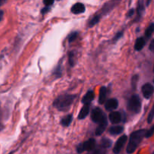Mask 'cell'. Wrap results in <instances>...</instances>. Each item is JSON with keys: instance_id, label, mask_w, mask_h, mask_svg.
<instances>
[{"instance_id": "6da1fadb", "label": "cell", "mask_w": 154, "mask_h": 154, "mask_svg": "<svg viewBox=\"0 0 154 154\" xmlns=\"http://www.w3.org/2000/svg\"><path fill=\"white\" fill-rule=\"evenodd\" d=\"M146 131H147L146 129H139V130L135 131L131 134L129 144L126 147V153L130 154L134 153L136 150L143 138H144Z\"/></svg>"}, {"instance_id": "7a4b0ae2", "label": "cell", "mask_w": 154, "mask_h": 154, "mask_svg": "<svg viewBox=\"0 0 154 154\" xmlns=\"http://www.w3.org/2000/svg\"><path fill=\"white\" fill-rule=\"evenodd\" d=\"M76 96L71 94L61 95L54 102V106L60 111H66L70 108Z\"/></svg>"}, {"instance_id": "3957f363", "label": "cell", "mask_w": 154, "mask_h": 154, "mask_svg": "<svg viewBox=\"0 0 154 154\" xmlns=\"http://www.w3.org/2000/svg\"><path fill=\"white\" fill-rule=\"evenodd\" d=\"M127 108L134 114H138L141 110V102L138 95H133L128 100Z\"/></svg>"}, {"instance_id": "277c9868", "label": "cell", "mask_w": 154, "mask_h": 154, "mask_svg": "<svg viewBox=\"0 0 154 154\" xmlns=\"http://www.w3.org/2000/svg\"><path fill=\"white\" fill-rule=\"evenodd\" d=\"M96 142L94 138H90L85 142L81 143L77 147V152L81 153L84 151H93L96 149Z\"/></svg>"}, {"instance_id": "5b68a950", "label": "cell", "mask_w": 154, "mask_h": 154, "mask_svg": "<svg viewBox=\"0 0 154 154\" xmlns=\"http://www.w3.org/2000/svg\"><path fill=\"white\" fill-rule=\"evenodd\" d=\"M106 117L105 114L103 113L102 110L99 108H96L92 111L91 113V120L94 123H99Z\"/></svg>"}, {"instance_id": "8992f818", "label": "cell", "mask_w": 154, "mask_h": 154, "mask_svg": "<svg viewBox=\"0 0 154 154\" xmlns=\"http://www.w3.org/2000/svg\"><path fill=\"white\" fill-rule=\"evenodd\" d=\"M127 139L128 138L126 135L120 137L119 139L117 141V142H116L115 145H114V149H113V152L116 154L120 153V151L122 150V149H123L124 144H126V142L127 141Z\"/></svg>"}, {"instance_id": "52a82bcc", "label": "cell", "mask_w": 154, "mask_h": 154, "mask_svg": "<svg viewBox=\"0 0 154 154\" xmlns=\"http://www.w3.org/2000/svg\"><path fill=\"white\" fill-rule=\"evenodd\" d=\"M153 86L150 84H145L141 87V92L143 93V96L145 99H149L152 97L153 94Z\"/></svg>"}, {"instance_id": "ba28073f", "label": "cell", "mask_w": 154, "mask_h": 154, "mask_svg": "<svg viewBox=\"0 0 154 154\" xmlns=\"http://www.w3.org/2000/svg\"><path fill=\"white\" fill-rule=\"evenodd\" d=\"M107 126H108V119L105 117L100 123H99V126H97L96 130V135H97V136L102 135L103 134V132H105Z\"/></svg>"}, {"instance_id": "9c48e42d", "label": "cell", "mask_w": 154, "mask_h": 154, "mask_svg": "<svg viewBox=\"0 0 154 154\" xmlns=\"http://www.w3.org/2000/svg\"><path fill=\"white\" fill-rule=\"evenodd\" d=\"M118 101L116 99H110L106 101L105 104V109L108 111H112L114 110L117 109L118 107Z\"/></svg>"}, {"instance_id": "30bf717a", "label": "cell", "mask_w": 154, "mask_h": 154, "mask_svg": "<svg viewBox=\"0 0 154 154\" xmlns=\"http://www.w3.org/2000/svg\"><path fill=\"white\" fill-rule=\"evenodd\" d=\"M109 120L112 124H119L121 122V114L118 111H112L109 114Z\"/></svg>"}, {"instance_id": "8fae6325", "label": "cell", "mask_w": 154, "mask_h": 154, "mask_svg": "<svg viewBox=\"0 0 154 154\" xmlns=\"http://www.w3.org/2000/svg\"><path fill=\"white\" fill-rule=\"evenodd\" d=\"M71 11L75 14H79L84 13L85 11V6L83 3H76L72 7Z\"/></svg>"}, {"instance_id": "7c38bea8", "label": "cell", "mask_w": 154, "mask_h": 154, "mask_svg": "<svg viewBox=\"0 0 154 154\" xmlns=\"http://www.w3.org/2000/svg\"><path fill=\"white\" fill-rule=\"evenodd\" d=\"M90 113V104H86L84 106L81 108L79 114H78V119L79 120H84L88 116Z\"/></svg>"}, {"instance_id": "4fadbf2b", "label": "cell", "mask_w": 154, "mask_h": 154, "mask_svg": "<svg viewBox=\"0 0 154 154\" xmlns=\"http://www.w3.org/2000/svg\"><path fill=\"white\" fill-rule=\"evenodd\" d=\"M107 93H108V90L106 87H102L99 90V104L102 105L105 102L107 98Z\"/></svg>"}, {"instance_id": "5bb4252c", "label": "cell", "mask_w": 154, "mask_h": 154, "mask_svg": "<svg viewBox=\"0 0 154 154\" xmlns=\"http://www.w3.org/2000/svg\"><path fill=\"white\" fill-rule=\"evenodd\" d=\"M94 92L93 90H89L87 93H86L85 96L83 97L82 99V103L84 105L86 104H90L92 102V101L94 99Z\"/></svg>"}, {"instance_id": "9a60e30c", "label": "cell", "mask_w": 154, "mask_h": 154, "mask_svg": "<svg viewBox=\"0 0 154 154\" xmlns=\"http://www.w3.org/2000/svg\"><path fill=\"white\" fill-rule=\"evenodd\" d=\"M146 44V41L144 38L140 37L138 38H137L136 42L135 44V50L137 51H140L144 48Z\"/></svg>"}, {"instance_id": "2e32d148", "label": "cell", "mask_w": 154, "mask_h": 154, "mask_svg": "<svg viewBox=\"0 0 154 154\" xmlns=\"http://www.w3.org/2000/svg\"><path fill=\"white\" fill-rule=\"evenodd\" d=\"M123 129H123V127L122 126H114L110 128L108 132H109V133L111 135H117L121 134L123 132Z\"/></svg>"}, {"instance_id": "e0dca14e", "label": "cell", "mask_w": 154, "mask_h": 154, "mask_svg": "<svg viewBox=\"0 0 154 154\" xmlns=\"http://www.w3.org/2000/svg\"><path fill=\"white\" fill-rule=\"evenodd\" d=\"M112 141L110 140L109 138H102V141L100 142V147L102 149H106V148H110V147L112 146Z\"/></svg>"}, {"instance_id": "ac0fdd59", "label": "cell", "mask_w": 154, "mask_h": 154, "mask_svg": "<svg viewBox=\"0 0 154 154\" xmlns=\"http://www.w3.org/2000/svg\"><path fill=\"white\" fill-rule=\"evenodd\" d=\"M72 120H73V116H72V114H69V115L66 116V117H64L61 120L62 126H65V127H67V126H70V124L72 122Z\"/></svg>"}, {"instance_id": "d6986e66", "label": "cell", "mask_w": 154, "mask_h": 154, "mask_svg": "<svg viewBox=\"0 0 154 154\" xmlns=\"http://www.w3.org/2000/svg\"><path fill=\"white\" fill-rule=\"evenodd\" d=\"M153 30H154V24L153 23H151L145 31V37L147 38H150L151 37L152 35H153Z\"/></svg>"}, {"instance_id": "ffe728a7", "label": "cell", "mask_w": 154, "mask_h": 154, "mask_svg": "<svg viewBox=\"0 0 154 154\" xmlns=\"http://www.w3.org/2000/svg\"><path fill=\"white\" fill-rule=\"evenodd\" d=\"M100 17H101L100 15H97V16H95L94 17L92 18V20L90 21V23H89V27H90V28H91V27H93V26H95L96 24H97L99 22Z\"/></svg>"}, {"instance_id": "44dd1931", "label": "cell", "mask_w": 154, "mask_h": 154, "mask_svg": "<svg viewBox=\"0 0 154 154\" xmlns=\"http://www.w3.org/2000/svg\"><path fill=\"white\" fill-rule=\"evenodd\" d=\"M144 11V2H143V0H140L139 2H138V16L141 17L142 13Z\"/></svg>"}, {"instance_id": "7402d4cb", "label": "cell", "mask_w": 154, "mask_h": 154, "mask_svg": "<svg viewBox=\"0 0 154 154\" xmlns=\"http://www.w3.org/2000/svg\"><path fill=\"white\" fill-rule=\"evenodd\" d=\"M138 75H134L132 78V90H135V88L137 87V82H138Z\"/></svg>"}, {"instance_id": "603a6c76", "label": "cell", "mask_w": 154, "mask_h": 154, "mask_svg": "<svg viewBox=\"0 0 154 154\" xmlns=\"http://www.w3.org/2000/svg\"><path fill=\"white\" fill-rule=\"evenodd\" d=\"M78 35V32H74L71 33L70 35H69V42H74V41L77 38Z\"/></svg>"}, {"instance_id": "cb8c5ba5", "label": "cell", "mask_w": 154, "mask_h": 154, "mask_svg": "<svg viewBox=\"0 0 154 154\" xmlns=\"http://www.w3.org/2000/svg\"><path fill=\"white\" fill-rule=\"evenodd\" d=\"M153 132H154V126H153L151 128H150V129H149L148 131H146L145 132V135H144V137L145 138H150V137L153 136Z\"/></svg>"}, {"instance_id": "d4e9b609", "label": "cell", "mask_w": 154, "mask_h": 154, "mask_svg": "<svg viewBox=\"0 0 154 154\" xmlns=\"http://www.w3.org/2000/svg\"><path fill=\"white\" fill-rule=\"evenodd\" d=\"M154 118V112H153V108H152L150 112L149 113L148 117H147V123H151L153 122Z\"/></svg>"}, {"instance_id": "484cf974", "label": "cell", "mask_w": 154, "mask_h": 154, "mask_svg": "<svg viewBox=\"0 0 154 154\" xmlns=\"http://www.w3.org/2000/svg\"><path fill=\"white\" fill-rule=\"evenodd\" d=\"M74 57H75V54L73 52L69 53V63H70L71 66H75V60H74Z\"/></svg>"}, {"instance_id": "4316f807", "label": "cell", "mask_w": 154, "mask_h": 154, "mask_svg": "<svg viewBox=\"0 0 154 154\" xmlns=\"http://www.w3.org/2000/svg\"><path fill=\"white\" fill-rule=\"evenodd\" d=\"M54 74L57 75V77H60L62 75V71H61V68H60V65H59L57 66V69H55V72H54Z\"/></svg>"}, {"instance_id": "83f0119b", "label": "cell", "mask_w": 154, "mask_h": 154, "mask_svg": "<svg viewBox=\"0 0 154 154\" xmlns=\"http://www.w3.org/2000/svg\"><path fill=\"white\" fill-rule=\"evenodd\" d=\"M44 4L45 6H51L54 2V0H43Z\"/></svg>"}, {"instance_id": "f1b7e54d", "label": "cell", "mask_w": 154, "mask_h": 154, "mask_svg": "<svg viewBox=\"0 0 154 154\" xmlns=\"http://www.w3.org/2000/svg\"><path fill=\"white\" fill-rule=\"evenodd\" d=\"M51 11V6H46V7H45L44 8H42V10L41 11V12H42V14H45L48 13V11Z\"/></svg>"}, {"instance_id": "f546056e", "label": "cell", "mask_w": 154, "mask_h": 154, "mask_svg": "<svg viewBox=\"0 0 154 154\" xmlns=\"http://www.w3.org/2000/svg\"><path fill=\"white\" fill-rule=\"evenodd\" d=\"M122 36H123V32H118L117 35H116L115 37L114 38V41L119 40V39H120Z\"/></svg>"}, {"instance_id": "4dcf8cb0", "label": "cell", "mask_w": 154, "mask_h": 154, "mask_svg": "<svg viewBox=\"0 0 154 154\" xmlns=\"http://www.w3.org/2000/svg\"><path fill=\"white\" fill-rule=\"evenodd\" d=\"M134 14H135V10H134V9H131V10H129V12H128L127 17H132Z\"/></svg>"}, {"instance_id": "1f68e13d", "label": "cell", "mask_w": 154, "mask_h": 154, "mask_svg": "<svg viewBox=\"0 0 154 154\" xmlns=\"http://www.w3.org/2000/svg\"><path fill=\"white\" fill-rule=\"evenodd\" d=\"M150 50L152 51V52H153V51H154V40H152L151 42H150Z\"/></svg>"}, {"instance_id": "d6a6232c", "label": "cell", "mask_w": 154, "mask_h": 154, "mask_svg": "<svg viewBox=\"0 0 154 154\" xmlns=\"http://www.w3.org/2000/svg\"><path fill=\"white\" fill-rule=\"evenodd\" d=\"M3 16H4V12L0 10V21L3 19Z\"/></svg>"}, {"instance_id": "836d02e7", "label": "cell", "mask_w": 154, "mask_h": 154, "mask_svg": "<svg viewBox=\"0 0 154 154\" xmlns=\"http://www.w3.org/2000/svg\"><path fill=\"white\" fill-rule=\"evenodd\" d=\"M6 1H7V0H0V6H2V5H4L5 3L6 2Z\"/></svg>"}, {"instance_id": "e575fe53", "label": "cell", "mask_w": 154, "mask_h": 154, "mask_svg": "<svg viewBox=\"0 0 154 154\" xmlns=\"http://www.w3.org/2000/svg\"><path fill=\"white\" fill-rule=\"evenodd\" d=\"M3 128H4V126H3L2 125L1 123H0V132H1V131L2 130V129H3Z\"/></svg>"}]
</instances>
